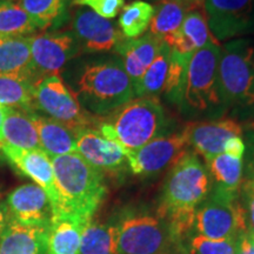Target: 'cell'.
<instances>
[{"label":"cell","mask_w":254,"mask_h":254,"mask_svg":"<svg viewBox=\"0 0 254 254\" xmlns=\"http://www.w3.org/2000/svg\"><path fill=\"white\" fill-rule=\"evenodd\" d=\"M52 165L59 194L53 218L65 215L87 224L107 194L105 174L77 152L52 158Z\"/></svg>","instance_id":"1"},{"label":"cell","mask_w":254,"mask_h":254,"mask_svg":"<svg viewBox=\"0 0 254 254\" xmlns=\"http://www.w3.org/2000/svg\"><path fill=\"white\" fill-rule=\"evenodd\" d=\"M211 190L207 168L194 151H186L165 180L158 215L167 224H192L195 211Z\"/></svg>","instance_id":"2"},{"label":"cell","mask_w":254,"mask_h":254,"mask_svg":"<svg viewBox=\"0 0 254 254\" xmlns=\"http://www.w3.org/2000/svg\"><path fill=\"white\" fill-rule=\"evenodd\" d=\"M171 120L158 98H133L107 116L97 128L124 152L135 151L158 136L167 134Z\"/></svg>","instance_id":"3"},{"label":"cell","mask_w":254,"mask_h":254,"mask_svg":"<svg viewBox=\"0 0 254 254\" xmlns=\"http://www.w3.org/2000/svg\"><path fill=\"white\" fill-rule=\"evenodd\" d=\"M74 94L82 109L98 117L109 116L135 98L133 85L119 57L85 65L79 74Z\"/></svg>","instance_id":"4"},{"label":"cell","mask_w":254,"mask_h":254,"mask_svg":"<svg viewBox=\"0 0 254 254\" xmlns=\"http://www.w3.org/2000/svg\"><path fill=\"white\" fill-rule=\"evenodd\" d=\"M221 45L211 41L190 56L180 111L187 117L219 118L226 113L219 90L218 65Z\"/></svg>","instance_id":"5"},{"label":"cell","mask_w":254,"mask_h":254,"mask_svg":"<svg viewBox=\"0 0 254 254\" xmlns=\"http://www.w3.org/2000/svg\"><path fill=\"white\" fill-rule=\"evenodd\" d=\"M219 90L228 111L254 107V43L246 38L227 41L221 46L218 65Z\"/></svg>","instance_id":"6"},{"label":"cell","mask_w":254,"mask_h":254,"mask_svg":"<svg viewBox=\"0 0 254 254\" xmlns=\"http://www.w3.org/2000/svg\"><path fill=\"white\" fill-rule=\"evenodd\" d=\"M194 226L208 239H234L247 231L246 213L238 193L215 185L195 211Z\"/></svg>","instance_id":"7"},{"label":"cell","mask_w":254,"mask_h":254,"mask_svg":"<svg viewBox=\"0 0 254 254\" xmlns=\"http://www.w3.org/2000/svg\"><path fill=\"white\" fill-rule=\"evenodd\" d=\"M36 110L49 118L62 123L73 132L98 127L95 116L81 107L74 92L63 81L59 74H52L38 81L34 86Z\"/></svg>","instance_id":"8"},{"label":"cell","mask_w":254,"mask_h":254,"mask_svg":"<svg viewBox=\"0 0 254 254\" xmlns=\"http://www.w3.org/2000/svg\"><path fill=\"white\" fill-rule=\"evenodd\" d=\"M118 254H164L171 245L166 225L151 215H135L116 225Z\"/></svg>","instance_id":"9"},{"label":"cell","mask_w":254,"mask_h":254,"mask_svg":"<svg viewBox=\"0 0 254 254\" xmlns=\"http://www.w3.org/2000/svg\"><path fill=\"white\" fill-rule=\"evenodd\" d=\"M32 73L36 82L59 71L80 52L71 31H56L30 37Z\"/></svg>","instance_id":"10"},{"label":"cell","mask_w":254,"mask_h":254,"mask_svg":"<svg viewBox=\"0 0 254 254\" xmlns=\"http://www.w3.org/2000/svg\"><path fill=\"white\" fill-rule=\"evenodd\" d=\"M202 8L219 43L254 33V0H204Z\"/></svg>","instance_id":"11"},{"label":"cell","mask_w":254,"mask_h":254,"mask_svg":"<svg viewBox=\"0 0 254 254\" xmlns=\"http://www.w3.org/2000/svg\"><path fill=\"white\" fill-rule=\"evenodd\" d=\"M187 140L183 131L167 133L153 139L139 150L126 152L132 173L140 177H153L168 166H173L187 151Z\"/></svg>","instance_id":"12"},{"label":"cell","mask_w":254,"mask_h":254,"mask_svg":"<svg viewBox=\"0 0 254 254\" xmlns=\"http://www.w3.org/2000/svg\"><path fill=\"white\" fill-rule=\"evenodd\" d=\"M77 153L104 174L118 176L128 170L125 152L120 146L105 136L97 127L75 132Z\"/></svg>","instance_id":"13"},{"label":"cell","mask_w":254,"mask_h":254,"mask_svg":"<svg viewBox=\"0 0 254 254\" xmlns=\"http://www.w3.org/2000/svg\"><path fill=\"white\" fill-rule=\"evenodd\" d=\"M72 28L81 51L87 53L114 51L125 40L122 31L113 23L86 7H79L75 11Z\"/></svg>","instance_id":"14"},{"label":"cell","mask_w":254,"mask_h":254,"mask_svg":"<svg viewBox=\"0 0 254 254\" xmlns=\"http://www.w3.org/2000/svg\"><path fill=\"white\" fill-rule=\"evenodd\" d=\"M189 146L205 161L224 153L225 144L232 136H241L243 126L234 119H214L208 122H190L183 128Z\"/></svg>","instance_id":"15"},{"label":"cell","mask_w":254,"mask_h":254,"mask_svg":"<svg viewBox=\"0 0 254 254\" xmlns=\"http://www.w3.org/2000/svg\"><path fill=\"white\" fill-rule=\"evenodd\" d=\"M4 157L24 176L31 178L49 195L53 206V215L59 206V194L56 185L52 159L43 150H21L1 144Z\"/></svg>","instance_id":"16"},{"label":"cell","mask_w":254,"mask_h":254,"mask_svg":"<svg viewBox=\"0 0 254 254\" xmlns=\"http://www.w3.org/2000/svg\"><path fill=\"white\" fill-rule=\"evenodd\" d=\"M9 217L19 222L49 227L53 206L47 193L37 184H25L12 190L6 199Z\"/></svg>","instance_id":"17"},{"label":"cell","mask_w":254,"mask_h":254,"mask_svg":"<svg viewBox=\"0 0 254 254\" xmlns=\"http://www.w3.org/2000/svg\"><path fill=\"white\" fill-rule=\"evenodd\" d=\"M163 45V41L148 32L136 39L123 40L114 49L132 82L133 91Z\"/></svg>","instance_id":"18"},{"label":"cell","mask_w":254,"mask_h":254,"mask_svg":"<svg viewBox=\"0 0 254 254\" xmlns=\"http://www.w3.org/2000/svg\"><path fill=\"white\" fill-rule=\"evenodd\" d=\"M49 227L9 218L0 234V254H47Z\"/></svg>","instance_id":"19"},{"label":"cell","mask_w":254,"mask_h":254,"mask_svg":"<svg viewBox=\"0 0 254 254\" xmlns=\"http://www.w3.org/2000/svg\"><path fill=\"white\" fill-rule=\"evenodd\" d=\"M30 117L37 128L41 150L51 159L77 152L75 133L68 127L37 112H30Z\"/></svg>","instance_id":"20"},{"label":"cell","mask_w":254,"mask_h":254,"mask_svg":"<svg viewBox=\"0 0 254 254\" xmlns=\"http://www.w3.org/2000/svg\"><path fill=\"white\" fill-rule=\"evenodd\" d=\"M214 40L217 39L212 36L205 12L194 8L187 12L182 27L168 47L180 55H193Z\"/></svg>","instance_id":"21"},{"label":"cell","mask_w":254,"mask_h":254,"mask_svg":"<svg viewBox=\"0 0 254 254\" xmlns=\"http://www.w3.org/2000/svg\"><path fill=\"white\" fill-rule=\"evenodd\" d=\"M2 142L21 150H41L36 126L30 112L5 107L2 123Z\"/></svg>","instance_id":"22"},{"label":"cell","mask_w":254,"mask_h":254,"mask_svg":"<svg viewBox=\"0 0 254 254\" xmlns=\"http://www.w3.org/2000/svg\"><path fill=\"white\" fill-rule=\"evenodd\" d=\"M0 74L21 75L34 84L30 37L0 36Z\"/></svg>","instance_id":"23"},{"label":"cell","mask_w":254,"mask_h":254,"mask_svg":"<svg viewBox=\"0 0 254 254\" xmlns=\"http://www.w3.org/2000/svg\"><path fill=\"white\" fill-rule=\"evenodd\" d=\"M85 226L75 218H53L47 233V254H78Z\"/></svg>","instance_id":"24"},{"label":"cell","mask_w":254,"mask_h":254,"mask_svg":"<svg viewBox=\"0 0 254 254\" xmlns=\"http://www.w3.org/2000/svg\"><path fill=\"white\" fill-rule=\"evenodd\" d=\"M189 9L179 0H159L150 24V33L168 46L182 27Z\"/></svg>","instance_id":"25"},{"label":"cell","mask_w":254,"mask_h":254,"mask_svg":"<svg viewBox=\"0 0 254 254\" xmlns=\"http://www.w3.org/2000/svg\"><path fill=\"white\" fill-rule=\"evenodd\" d=\"M37 30L58 28L68 19L71 0H15Z\"/></svg>","instance_id":"26"},{"label":"cell","mask_w":254,"mask_h":254,"mask_svg":"<svg viewBox=\"0 0 254 254\" xmlns=\"http://www.w3.org/2000/svg\"><path fill=\"white\" fill-rule=\"evenodd\" d=\"M34 84L21 75L0 74V106L36 112Z\"/></svg>","instance_id":"27"},{"label":"cell","mask_w":254,"mask_h":254,"mask_svg":"<svg viewBox=\"0 0 254 254\" xmlns=\"http://www.w3.org/2000/svg\"><path fill=\"white\" fill-rule=\"evenodd\" d=\"M116 225L88 221L81 234L78 254H118Z\"/></svg>","instance_id":"28"},{"label":"cell","mask_w":254,"mask_h":254,"mask_svg":"<svg viewBox=\"0 0 254 254\" xmlns=\"http://www.w3.org/2000/svg\"><path fill=\"white\" fill-rule=\"evenodd\" d=\"M153 14L154 6L145 0H134L124 6L119 15V30L125 39H136L144 36Z\"/></svg>","instance_id":"29"},{"label":"cell","mask_w":254,"mask_h":254,"mask_svg":"<svg viewBox=\"0 0 254 254\" xmlns=\"http://www.w3.org/2000/svg\"><path fill=\"white\" fill-rule=\"evenodd\" d=\"M171 49L166 44L161 46L157 57L146 69L138 85L134 87V97H152L158 98L163 92L166 79L168 64H170Z\"/></svg>","instance_id":"30"},{"label":"cell","mask_w":254,"mask_h":254,"mask_svg":"<svg viewBox=\"0 0 254 254\" xmlns=\"http://www.w3.org/2000/svg\"><path fill=\"white\" fill-rule=\"evenodd\" d=\"M211 176L214 178L215 185L228 192L238 193L243 184V159L231 157L226 153L215 155L207 161Z\"/></svg>","instance_id":"31"},{"label":"cell","mask_w":254,"mask_h":254,"mask_svg":"<svg viewBox=\"0 0 254 254\" xmlns=\"http://www.w3.org/2000/svg\"><path fill=\"white\" fill-rule=\"evenodd\" d=\"M192 55H180L176 51L171 50L170 64L163 92L165 99L168 103L180 109V105L183 103L184 91H185L186 78H187V67L189 62Z\"/></svg>","instance_id":"32"},{"label":"cell","mask_w":254,"mask_h":254,"mask_svg":"<svg viewBox=\"0 0 254 254\" xmlns=\"http://www.w3.org/2000/svg\"><path fill=\"white\" fill-rule=\"evenodd\" d=\"M37 27L17 1L0 0V36L31 37Z\"/></svg>","instance_id":"33"},{"label":"cell","mask_w":254,"mask_h":254,"mask_svg":"<svg viewBox=\"0 0 254 254\" xmlns=\"http://www.w3.org/2000/svg\"><path fill=\"white\" fill-rule=\"evenodd\" d=\"M238 238L234 239H208L202 236L190 240V254H237Z\"/></svg>","instance_id":"34"},{"label":"cell","mask_w":254,"mask_h":254,"mask_svg":"<svg viewBox=\"0 0 254 254\" xmlns=\"http://www.w3.org/2000/svg\"><path fill=\"white\" fill-rule=\"evenodd\" d=\"M72 5L86 7L107 20L118 17L125 6V0H72Z\"/></svg>","instance_id":"35"},{"label":"cell","mask_w":254,"mask_h":254,"mask_svg":"<svg viewBox=\"0 0 254 254\" xmlns=\"http://www.w3.org/2000/svg\"><path fill=\"white\" fill-rule=\"evenodd\" d=\"M245 151H246V144L245 141L243 140L241 136H232V138H230L226 141V144H225V147H224V153L238 159H244Z\"/></svg>","instance_id":"36"},{"label":"cell","mask_w":254,"mask_h":254,"mask_svg":"<svg viewBox=\"0 0 254 254\" xmlns=\"http://www.w3.org/2000/svg\"><path fill=\"white\" fill-rule=\"evenodd\" d=\"M243 206L246 213L247 232L254 238V198L243 193Z\"/></svg>","instance_id":"37"},{"label":"cell","mask_w":254,"mask_h":254,"mask_svg":"<svg viewBox=\"0 0 254 254\" xmlns=\"http://www.w3.org/2000/svg\"><path fill=\"white\" fill-rule=\"evenodd\" d=\"M237 254H254V238L247 231L238 237Z\"/></svg>","instance_id":"38"},{"label":"cell","mask_w":254,"mask_h":254,"mask_svg":"<svg viewBox=\"0 0 254 254\" xmlns=\"http://www.w3.org/2000/svg\"><path fill=\"white\" fill-rule=\"evenodd\" d=\"M249 164H247V177L254 178V131L249 134Z\"/></svg>","instance_id":"39"},{"label":"cell","mask_w":254,"mask_h":254,"mask_svg":"<svg viewBox=\"0 0 254 254\" xmlns=\"http://www.w3.org/2000/svg\"><path fill=\"white\" fill-rule=\"evenodd\" d=\"M9 218L11 217H9L8 209L6 207V204L0 202V234H1V232L4 231L5 226L7 225Z\"/></svg>","instance_id":"40"},{"label":"cell","mask_w":254,"mask_h":254,"mask_svg":"<svg viewBox=\"0 0 254 254\" xmlns=\"http://www.w3.org/2000/svg\"><path fill=\"white\" fill-rule=\"evenodd\" d=\"M241 190H243L244 194L254 198V178H246V179H244L243 184H241Z\"/></svg>","instance_id":"41"},{"label":"cell","mask_w":254,"mask_h":254,"mask_svg":"<svg viewBox=\"0 0 254 254\" xmlns=\"http://www.w3.org/2000/svg\"><path fill=\"white\" fill-rule=\"evenodd\" d=\"M179 1L183 2L189 11L194 8H200L202 7V5H204V0H179Z\"/></svg>","instance_id":"42"},{"label":"cell","mask_w":254,"mask_h":254,"mask_svg":"<svg viewBox=\"0 0 254 254\" xmlns=\"http://www.w3.org/2000/svg\"><path fill=\"white\" fill-rule=\"evenodd\" d=\"M4 116H5V107H0V144L2 142V133H1V128H2V123H4Z\"/></svg>","instance_id":"43"},{"label":"cell","mask_w":254,"mask_h":254,"mask_svg":"<svg viewBox=\"0 0 254 254\" xmlns=\"http://www.w3.org/2000/svg\"><path fill=\"white\" fill-rule=\"evenodd\" d=\"M176 254H190V253H189V252H186V251L184 250L183 247H182V249H180L179 251H178V252H177Z\"/></svg>","instance_id":"44"},{"label":"cell","mask_w":254,"mask_h":254,"mask_svg":"<svg viewBox=\"0 0 254 254\" xmlns=\"http://www.w3.org/2000/svg\"><path fill=\"white\" fill-rule=\"evenodd\" d=\"M2 151H1V144H0V161H1V159H2Z\"/></svg>","instance_id":"45"},{"label":"cell","mask_w":254,"mask_h":254,"mask_svg":"<svg viewBox=\"0 0 254 254\" xmlns=\"http://www.w3.org/2000/svg\"><path fill=\"white\" fill-rule=\"evenodd\" d=\"M152 1H159V0H152Z\"/></svg>","instance_id":"46"},{"label":"cell","mask_w":254,"mask_h":254,"mask_svg":"<svg viewBox=\"0 0 254 254\" xmlns=\"http://www.w3.org/2000/svg\"><path fill=\"white\" fill-rule=\"evenodd\" d=\"M0 107H1V106H0Z\"/></svg>","instance_id":"47"}]
</instances>
